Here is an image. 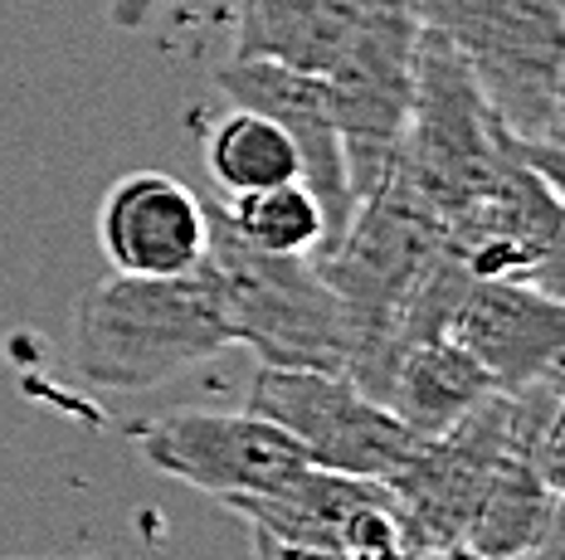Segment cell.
Instances as JSON below:
<instances>
[{
	"instance_id": "1",
	"label": "cell",
	"mask_w": 565,
	"mask_h": 560,
	"mask_svg": "<svg viewBox=\"0 0 565 560\" xmlns=\"http://www.w3.org/2000/svg\"><path fill=\"white\" fill-rule=\"evenodd\" d=\"M234 346L225 298L205 263L191 273H113L74 302L68 356L98 390H157Z\"/></svg>"
},
{
	"instance_id": "2",
	"label": "cell",
	"mask_w": 565,
	"mask_h": 560,
	"mask_svg": "<svg viewBox=\"0 0 565 560\" xmlns=\"http://www.w3.org/2000/svg\"><path fill=\"white\" fill-rule=\"evenodd\" d=\"M409 10L454 44L498 122L561 181L565 0H409Z\"/></svg>"
},
{
	"instance_id": "3",
	"label": "cell",
	"mask_w": 565,
	"mask_h": 560,
	"mask_svg": "<svg viewBox=\"0 0 565 560\" xmlns=\"http://www.w3.org/2000/svg\"><path fill=\"white\" fill-rule=\"evenodd\" d=\"M205 268L220 283L234 342L254 346L264 366L337 370V376L351 370V356H356L351 312L312 254L254 249L234 235L215 205L210 209Z\"/></svg>"
},
{
	"instance_id": "4",
	"label": "cell",
	"mask_w": 565,
	"mask_h": 560,
	"mask_svg": "<svg viewBox=\"0 0 565 560\" xmlns=\"http://www.w3.org/2000/svg\"><path fill=\"white\" fill-rule=\"evenodd\" d=\"M516 151V137L498 122L468 64L444 34L424 30L415 54V98H409L399 157L381 191L429 209L439 225L463 209L502 171Z\"/></svg>"
},
{
	"instance_id": "5",
	"label": "cell",
	"mask_w": 565,
	"mask_h": 560,
	"mask_svg": "<svg viewBox=\"0 0 565 560\" xmlns=\"http://www.w3.org/2000/svg\"><path fill=\"white\" fill-rule=\"evenodd\" d=\"M424 25L409 0H366L356 30L322 74L347 151L351 201H371L391 176L415 98V54Z\"/></svg>"
},
{
	"instance_id": "6",
	"label": "cell",
	"mask_w": 565,
	"mask_h": 560,
	"mask_svg": "<svg viewBox=\"0 0 565 560\" xmlns=\"http://www.w3.org/2000/svg\"><path fill=\"white\" fill-rule=\"evenodd\" d=\"M244 410L274 419L282 434L302 443L317 469L347 477L391 483L419 449V434H409L381 400H371L356 380L337 370L258 366Z\"/></svg>"
},
{
	"instance_id": "7",
	"label": "cell",
	"mask_w": 565,
	"mask_h": 560,
	"mask_svg": "<svg viewBox=\"0 0 565 560\" xmlns=\"http://www.w3.org/2000/svg\"><path fill=\"white\" fill-rule=\"evenodd\" d=\"M565 205L561 185L526 161L522 142L502 171L444 225V244L473 278L532 283L561 298L565 259Z\"/></svg>"
},
{
	"instance_id": "8",
	"label": "cell",
	"mask_w": 565,
	"mask_h": 560,
	"mask_svg": "<svg viewBox=\"0 0 565 560\" xmlns=\"http://www.w3.org/2000/svg\"><path fill=\"white\" fill-rule=\"evenodd\" d=\"M137 449L157 473L215 497L220 507L274 493L312 463L298 439L254 410H171L141 429Z\"/></svg>"
},
{
	"instance_id": "9",
	"label": "cell",
	"mask_w": 565,
	"mask_h": 560,
	"mask_svg": "<svg viewBox=\"0 0 565 560\" xmlns=\"http://www.w3.org/2000/svg\"><path fill=\"white\" fill-rule=\"evenodd\" d=\"M215 88L230 98V108H254L264 118H274L282 132L298 147V166L302 185L317 195L327 219V239L317 254H327L332 244L347 235L356 201H351V181H347V151H341V132L332 118V98H327L322 74H302L288 64H268V60H230L215 74Z\"/></svg>"
},
{
	"instance_id": "10",
	"label": "cell",
	"mask_w": 565,
	"mask_h": 560,
	"mask_svg": "<svg viewBox=\"0 0 565 560\" xmlns=\"http://www.w3.org/2000/svg\"><path fill=\"white\" fill-rule=\"evenodd\" d=\"M444 336L463 346L498 390H512V385H526L546 370H561L565 308L556 293H541L532 283L468 278Z\"/></svg>"
},
{
	"instance_id": "11",
	"label": "cell",
	"mask_w": 565,
	"mask_h": 560,
	"mask_svg": "<svg viewBox=\"0 0 565 560\" xmlns=\"http://www.w3.org/2000/svg\"><path fill=\"white\" fill-rule=\"evenodd\" d=\"M98 244L117 273H191L210 249V209L167 171H132L103 195Z\"/></svg>"
},
{
	"instance_id": "12",
	"label": "cell",
	"mask_w": 565,
	"mask_h": 560,
	"mask_svg": "<svg viewBox=\"0 0 565 560\" xmlns=\"http://www.w3.org/2000/svg\"><path fill=\"white\" fill-rule=\"evenodd\" d=\"M366 0H239L234 60H268L302 74H327L356 30Z\"/></svg>"
},
{
	"instance_id": "13",
	"label": "cell",
	"mask_w": 565,
	"mask_h": 560,
	"mask_svg": "<svg viewBox=\"0 0 565 560\" xmlns=\"http://www.w3.org/2000/svg\"><path fill=\"white\" fill-rule=\"evenodd\" d=\"M488 390H498L482 366L463 346H454L449 336H434V342L405 346L381 390V405L391 410L409 434L434 439L444 429H454Z\"/></svg>"
},
{
	"instance_id": "14",
	"label": "cell",
	"mask_w": 565,
	"mask_h": 560,
	"mask_svg": "<svg viewBox=\"0 0 565 560\" xmlns=\"http://www.w3.org/2000/svg\"><path fill=\"white\" fill-rule=\"evenodd\" d=\"M551 531H561V487H551L532 463L502 453L463 531V546L488 560H522Z\"/></svg>"
},
{
	"instance_id": "15",
	"label": "cell",
	"mask_w": 565,
	"mask_h": 560,
	"mask_svg": "<svg viewBox=\"0 0 565 560\" xmlns=\"http://www.w3.org/2000/svg\"><path fill=\"white\" fill-rule=\"evenodd\" d=\"M205 166L220 191H230V195L302 181L292 137L282 132L274 118H264V112H254V108H234L215 122V132H210V142H205Z\"/></svg>"
},
{
	"instance_id": "16",
	"label": "cell",
	"mask_w": 565,
	"mask_h": 560,
	"mask_svg": "<svg viewBox=\"0 0 565 560\" xmlns=\"http://www.w3.org/2000/svg\"><path fill=\"white\" fill-rule=\"evenodd\" d=\"M230 229L244 244L264 254H317L327 239V219L317 195L302 181L264 185V191H239L220 205Z\"/></svg>"
},
{
	"instance_id": "17",
	"label": "cell",
	"mask_w": 565,
	"mask_h": 560,
	"mask_svg": "<svg viewBox=\"0 0 565 560\" xmlns=\"http://www.w3.org/2000/svg\"><path fill=\"white\" fill-rule=\"evenodd\" d=\"M254 560H332L322 551H302V546H282L274 536H258L254 531Z\"/></svg>"
},
{
	"instance_id": "18",
	"label": "cell",
	"mask_w": 565,
	"mask_h": 560,
	"mask_svg": "<svg viewBox=\"0 0 565 560\" xmlns=\"http://www.w3.org/2000/svg\"><path fill=\"white\" fill-rule=\"evenodd\" d=\"M157 6H161V0H113V20L122 30H137V25H147Z\"/></svg>"
},
{
	"instance_id": "19",
	"label": "cell",
	"mask_w": 565,
	"mask_h": 560,
	"mask_svg": "<svg viewBox=\"0 0 565 560\" xmlns=\"http://www.w3.org/2000/svg\"><path fill=\"white\" fill-rule=\"evenodd\" d=\"M415 560H488V556L468 551V546H434V551H419Z\"/></svg>"
}]
</instances>
